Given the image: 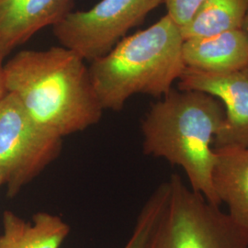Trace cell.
I'll return each instance as SVG.
<instances>
[{
    "instance_id": "obj_1",
    "label": "cell",
    "mask_w": 248,
    "mask_h": 248,
    "mask_svg": "<svg viewBox=\"0 0 248 248\" xmlns=\"http://www.w3.org/2000/svg\"><path fill=\"white\" fill-rule=\"evenodd\" d=\"M6 89L43 130L62 139L98 124L103 108L89 67L62 46L24 50L4 63Z\"/></svg>"
},
{
    "instance_id": "obj_2",
    "label": "cell",
    "mask_w": 248,
    "mask_h": 248,
    "mask_svg": "<svg viewBox=\"0 0 248 248\" xmlns=\"http://www.w3.org/2000/svg\"><path fill=\"white\" fill-rule=\"evenodd\" d=\"M225 121L222 102L196 90L172 89L153 104L141 124L144 155L182 168L190 188L214 206L213 144Z\"/></svg>"
},
{
    "instance_id": "obj_3",
    "label": "cell",
    "mask_w": 248,
    "mask_h": 248,
    "mask_svg": "<svg viewBox=\"0 0 248 248\" xmlns=\"http://www.w3.org/2000/svg\"><path fill=\"white\" fill-rule=\"evenodd\" d=\"M183 43L180 28L167 14L91 62L90 78L103 109L120 111L137 94L168 95L186 68Z\"/></svg>"
},
{
    "instance_id": "obj_4",
    "label": "cell",
    "mask_w": 248,
    "mask_h": 248,
    "mask_svg": "<svg viewBox=\"0 0 248 248\" xmlns=\"http://www.w3.org/2000/svg\"><path fill=\"white\" fill-rule=\"evenodd\" d=\"M169 181V200L147 248H247L248 231L228 213L187 187L179 175Z\"/></svg>"
},
{
    "instance_id": "obj_5",
    "label": "cell",
    "mask_w": 248,
    "mask_h": 248,
    "mask_svg": "<svg viewBox=\"0 0 248 248\" xmlns=\"http://www.w3.org/2000/svg\"><path fill=\"white\" fill-rule=\"evenodd\" d=\"M62 139L45 132L11 93L0 100V175L13 198L62 151Z\"/></svg>"
},
{
    "instance_id": "obj_6",
    "label": "cell",
    "mask_w": 248,
    "mask_h": 248,
    "mask_svg": "<svg viewBox=\"0 0 248 248\" xmlns=\"http://www.w3.org/2000/svg\"><path fill=\"white\" fill-rule=\"evenodd\" d=\"M164 0H100L89 10L69 12L53 27L61 46L93 62L109 53Z\"/></svg>"
},
{
    "instance_id": "obj_7",
    "label": "cell",
    "mask_w": 248,
    "mask_h": 248,
    "mask_svg": "<svg viewBox=\"0 0 248 248\" xmlns=\"http://www.w3.org/2000/svg\"><path fill=\"white\" fill-rule=\"evenodd\" d=\"M180 90H196L219 99L225 121L213 149L227 146L248 148V64L234 71L208 73L186 67L178 79Z\"/></svg>"
},
{
    "instance_id": "obj_8",
    "label": "cell",
    "mask_w": 248,
    "mask_h": 248,
    "mask_svg": "<svg viewBox=\"0 0 248 248\" xmlns=\"http://www.w3.org/2000/svg\"><path fill=\"white\" fill-rule=\"evenodd\" d=\"M74 0H0V63L45 27L72 11Z\"/></svg>"
},
{
    "instance_id": "obj_9",
    "label": "cell",
    "mask_w": 248,
    "mask_h": 248,
    "mask_svg": "<svg viewBox=\"0 0 248 248\" xmlns=\"http://www.w3.org/2000/svg\"><path fill=\"white\" fill-rule=\"evenodd\" d=\"M182 55L186 67L208 73H227L248 64V39L242 30L185 40Z\"/></svg>"
},
{
    "instance_id": "obj_10",
    "label": "cell",
    "mask_w": 248,
    "mask_h": 248,
    "mask_svg": "<svg viewBox=\"0 0 248 248\" xmlns=\"http://www.w3.org/2000/svg\"><path fill=\"white\" fill-rule=\"evenodd\" d=\"M213 186L221 204L226 203L232 220L248 231V148L214 149Z\"/></svg>"
},
{
    "instance_id": "obj_11",
    "label": "cell",
    "mask_w": 248,
    "mask_h": 248,
    "mask_svg": "<svg viewBox=\"0 0 248 248\" xmlns=\"http://www.w3.org/2000/svg\"><path fill=\"white\" fill-rule=\"evenodd\" d=\"M0 248H60L70 226L58 215L40 212L26 221L11 211L2 216Z\"/></svg>"
},
{
    "instance_id": "obj_12",
    "label": "cell",
    "mask_w": 248,
    "mask_h": 248,
    "mask_svg": "<svg viewBox=\"0 0 248 248\" xmlns=\"http://www.w3.org/2000/svg\"><path fill=\"white\" fill-rule=\"evenodd\" d=\"M248 10V0H205L181 34L185 41L241 30Z\"/></svg>"
},
{
    "instance_id": "obj_13",
    "label": "cell",
    "mask_w": 248,
    "mask_h": 248,
    "mask_svg": "<svg viewBox=\"0 0 248 248\" xmlns=\"http://www.w3.org/2000/svg\"><path fill=\"white\" fill-rule=\"evenodd\" d=\"M169 181L160 184L143 205L133 233L124 248H147L151 237L169 200Z\"/></svg>"
},
{
    "instance_id": "obj_14",
    "label": "cell",
    "mask_w": 248,
    "mask_h": 248,
    "mask_svg": "<svg viewBox=\"0 0 248 248\" xmlns=\"http://www.w3.org/2000/svg\"><path fill=\"white\" fill-rule=\"evenodd\" d=\"M205 0H164L168 15L180 29L186 25Z\"/></svg>"
},
{
    "instance_id": "obj_15",
    "label": "cell",
    "mask_w": 248,
    "mask_h": 248,
    "mask_svg": "<svg viewBox=\"0 0 248 248\" xmlns=\"http://www.w3.org/2000/svg\"><path fill=\"white\" fill-rule=\"evenodd\" d=\"M4 64L0 63V100L6 96L8 93L7 89H6V84H5V76H4Z\"/></svg>"
},
{
    "instance_id": "obj_16",
    "label": "cell",
    "mask_w": 248,
    "mask_h": 248,
    "mask_svg": "<svg viewBox=\"0 0 248 248\" xmlns=\"http://www.w3.org/2000/svg\"><path fill=\"white\" fill-rule=\"evenodd\" d=\"M241 30L243 31V32L246 34L247 38L248 39V13H247V15H246L245 20H244V23H243L242 28H241Z\"/></svg>"
},
{
    "instance_id": "obj_17",
    "label": "cell",
    "mask_w": 248,
    "mask_h": 248,
    "mask_svg": "<svg viewBox=\"0 0 248 248\" xmlns=\"http://www.w3.org/2000/svg\"><path fill=\"white\" fill-rule=\"evenodd\" d=\"M3 185H4V179H3L2 176L0 175V186H3Z\"/></svg>"
},
{
    "instance_id": "obj_18",
    "label": "cell",
    "mask_w": 248,
    "mask_h": 248,
    "mask_svg": "<svg viewBox=\"0 0 248 248\" xmlns=\"http://www.w3.org/2000/svg\"><path fill=\"white\" fill-rule=\"evenodd\" d=\"M247 248H248V246H247Z\"/></svg>"
}]
</instances>
